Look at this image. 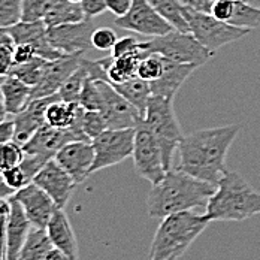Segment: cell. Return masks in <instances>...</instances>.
Here are the masks:
<instances>
[{
  "mask_svg": "<svg viewBox=\"0 0 260 260\" xmlns=\"http://www.w3.org/2000/svg\"><path fill=\"white\" fill-rule=\"evenodd\" d=\"M242 130L241 124L196 130L184 136L178 145V169L193 175L198 180L217 185L226 168L228 153Z\"/></svg>",
  "mask_w": 260,
  "mask_h": 260,
  "instance_id": "1",
  "label": "cell"
},
{
  "mask_svg": "<svg viewBox=\"0 0 260 260\" xmlns=\"http://www.w3.org/2000/svg\"><path fill=\"white\" fill-rule=\"evenodd\" d=\"M217 185L194 178L181 169H169L161 181L153 184L147 196V214L161 220L171 214L207 208Z\"/></svg>",
  "mask_w": 260,
  "mask_h": 260,
  "instance_id": "2",
  "label": "cell"
},
{
  "mask_svg": "<svg viewBox=\"0 0 260 260\" xmlns=\"http://www.w3.org/2000/svg\"><path fill=\"white\" fill-rule=\"evenodd\" d=\"M205 214L211 221L248 220L260 214V191L236 171H228L217 184Z\"/></svg>",
  "mask_w": 260,
  "mask_h": 260,
  "instance_id": "3",
  "label": "cell"
},
{
  "mask_svg": "<svg viewBox=\"0 0 260 260\" xmlns=\"http://www.w3.org/2000/svg\"><path fill=\"white\" fill-rule=\"evenodd\" d=\"M207 214L194 211H181L161 218L157 228L150 260H177L191 247L209 224Z\"/></svg>",
  "mask_w": 260,
  "mask_h": 260,
  "instance_id": "4",
  "label": "cell"
},
{
  "mask_svg": "<svg viewBox=\"0 0 260 260\" xmlns=\"http://www.w3.org/2000/svg\"><path fill=\"white\" fill-rule=\"evenodd\" d=\"M144 121L156 135L163 153L166 171L172 169L174 153L175 150H178V145L184 138L181 126L174 109V99L151 94L145 109Z\"/></svg>",
  "mask_w": 260,
  "mask_h": 260,
  "instance_id": "5",
  "label": "cell"
},
{
  "mask_svg": "<svg viewBox=\"0 0 260 260\" xmlns=\"http://www.w3.org/2000/svg\"><path fill=\"white\" fill-rule=\"evenodd\" d=\"M142 45L148 54H158L175 63L196 64L198 68L205 64L214 55L190 31H180L177 28L166 35L154 36L142 42Z\"/></svg>",
  "mask_w": 260,
  "mask_h": 260,
  "instance_id": "6",
  "label": "cell"
},
{
  "mask_svg": "<svg viewBox=\"0 0 260 260\" xmlns=\"http://www.w3.org/2000/svg\"><path fill=\"white\" fill-rule=\"evenodd\" d=\"M184 15L190 27V33L212 54L251 31L250 28H241L220 21L211 14L198 12L188 6H184Z\"/></svg>",
  "mask_w": 260,
  "mask_h": 260,
  "instance_id": "7",
  "label": "cell"
},
{
  "mask_svg": "<svg viewBox=\"0 0 260 260\" xmlns=\"http://www.w3.org/2000/svg\"><path fill=\"white\" fill-rule=\"evenodd\" d=\"M133 166L136 174L151 184H157L166 175L163 153L156 135L142 120L135 133L133 148Z\"/></svg>",
  "mask_w": 260,
  "mask_h": 260,
  "instance_id": "8",
  "label": "cell"
},
{
  "mask_svg": "<svg viewBox=\"0 0 260 260\" xmlns=\"http://www.w3.org/2000/svg\"><path fill=\"white\" fill-rule=\"evenodd\" d=\"M136 129H106L91 141L94 148V161L91 174L123 163L133 156Z\"/></svg>",
  "mask_w": 260,
  "mask_h": 260,
  "instance_id": "9",
  "label": "cell"
},
{
  "mask_svg": "<svg viewBox=\"0 0 260 260\" xmlns=\"http://www.w3.org/2000/svg\"><path fill=\"white\" fill-rule=\"evenodd\" d=\"M98 85L101 90L99 112L104 115L108 129H136L144 120L139 109L123 98L111 82L98 79Z\"/></svg>",
  "mask_w": 260,
  "mask_h": 260,
  "instance_id": "10",
  "label": "cell"
},
{
  "mask_svg": "<svg viewBox=\"0 0 260 260\" xmlns=\"http://www.w3.org/2000/svg\"><path fill=\"white\" fill-rule=\"evenodd\" d=\"M114 24L120 28L151 38L166 35L171 30H174V27L147 0H133L129 12L123 17H117Z\"/></svg>",
  "mask_w": 260,
  "mask_h": 260,
  "instance_id": "11",
  "label": "cell"
},
{
  "mask_svg": "<svg viewBox=\"0 0 260 260\" xmlns=\"http://www.w3.org/2000/svg\"><path fill=\"white\" fill-rule=\"evenodd\" d=\"M91 20H84L79 23H69L48 28V38L51 45L63 55H82L91 47V36L94 31Z\"/></svg>",
  "mask_w": 260,
  "mask_h": 260,
  "instance_id": "12",
  "label": "cell"
},
{
  "mask_svg": "<svg viewBox=\"0 0 260 260\" xmlns=\"http://www.w3.org/2000/svg\"><path fill=\"white\" fill-rule=\"evenodd\" d=\"M33 182L51 196L57 208H64L68 205L75 187L78 185L69 172L55 161V158L45 163V166L33 178Z\"/></svg>",
  "mask_w": 260,
  "mask_h": 260,
  "instance_id": "13",
  "label": "cell"
},
{
  "mask_svg": "<svg viewBox=\"0 0 260 260\" xmlns=\"http://www.w3.org/2000/svg\"><path fill=\"white\" fill-rule=\"evenodd\" d=\"M55 161L69 172L77 184L84 182L91 174L94 148L91 141H72L63 145L54 156Z\"/></svg>",
  "mask_w": 260,
  "mask_h": 260,
  "instance_id": "14",
  "label": "cell"
},
{
  "mask_svg": "<svg viewBox=\"0 0 260 260\" xmlns=\"http://www.w3.org/2000/svg\"><path fill=\"white\" fill-rule=\"evenodd\" d=\"M12 198L20 202L33 228L47 229L48 221L57 209L55 202L47 191H44L35 182H30L28 185L18 190Z\"/></svg>",
  "mask_w": 260,
  "mask_h": 260,
  "instance_id": "15",
  "label": "cell"
},
{
  "mask_svg": "<svg viewBox=\"0 0 260 260\" xmlns=\"http://www.w3.org/2000/svg\"><path fill=\"white\" fill-rule=\"evenodd\" d=\"M6 30L15 45L17 44H28L33 47L35 54L45 58V60H57L64 57L60 51H57L50 42L48 38V27L44 21H20L14 26L8 27V28H2Z\"/></svg>",
  "mask_w": 260,
  "mask_h": 260,
  "instance_id": "16",
  "label": "cell"
},
{
  "mask_svg": "<svg viewBox=\"0 0 260 260\" xmlns=\"http://www.w3.org/2000/svg\"><path fill=\"white\" fill-rule=\"evenodd\" d=\"M81 58L82 55H64L50 61L41 81L31 87V101L57 94L64 81L79 68Z\"/></svg>",
  "mask_w": 260,
  "mask_h": 260,
  "instance_id": "17",
  "label": "cell"
},
{
  "mask_svg": "<svg viewBox=\"0 0 260 260\" xmlns=\"http://www.w3.org/2000/svg\"><path fill=\"white\" fill-rule=\"evenodd\" d=\"M72 141H81L72 129H57L45 123L41 129L33 133V136L27 142L23 144V150L26 154H39L54 158L63 145Z\"/></svg>",
  "mask_w": 260,
  "mask_h": 260,
  "instance_id": "18",
  "label": "cell"
},
{
  "mask_svg": "<svg viewBox=\"0 0 260 260\" xmlns=\"http://www.w3.org/2000/svg\"><path fill=\"white\" fill-rule=\"evenodd\" d=\"M57 99H60L58 93L52 94V96H47V98H41V99H33L20 114L14 115L15 141L17 142H20L23 145L33 136V133L36 130L41 129L47 123V120H45L47 109Z\"/></svg>",
  "mask_w": 260,
  "mask_h": 260,
  "instance_id": "19",
  "label": "cell"
},
{
  "mask_svg": "<svg viewBox=\"0 0 260 260\" xmlns=\"http://www.w3.org/2000/svg\"><path fill=\"white\" fill-rule=\"evenodd\" d=\"M9 202H11V215L5 229L6 250H8V260H17L33 226L27 218L26 212L20 205V202L15 201L14 198H11Z\"/></svg>",
  "mask_w": 260,
  "mask_h": 260,
  "instance_id": "20",
  "label": "cell"
},
{
  "mask_svg": "<svg viewBox=\"0 0 260 260\" xmlns=\"http://www.w3.org/2000/svg\"><path fill=\"white\" fill-rule=\"evenodd\" d=\"M198 69L196 64H182L175 63L163 57V74L161 77L153 82H150L151 93L156 96H163L168 99H174L181 85L185 82L194 71Z\"/></svg>",
  "mask_w": 260,
  "mask_h": 260,
  "instance_id": "21",
  "label": "cell"
},
{
  "mask_svg": "<svg viewBox=\"0 0 260 260\" xmlns=\"http://www.w3.org/2000/svg\"><path fill=\"white\" fill-rule=\"evenodd\" d=\"M47 234L55 248L63 250L74 260H78V239L64 208H57L47 226Z\"/></svg>",
  "mask_w": 260,
  "mask_h": 260,
  "instance_id": "22",
  "label": "cell"
},
{
  "mask_svg": "<svg viewBox=\"0 0 260 260\" xmlns=\"http://www.w3.org/2000/svg\"><path fill=\"white\" fill-rule=\"evenodd\" d=\"M147 55H150V54L144 48V45L141 42V48L138 51L130 52L126 55H121V57L108 55V57L101 58L98 61L106 72L108 82L120 84L123 81H127V79L136 77L138 66L142 61V58H145Z\"/></svg>",
  "mask_w": 260,
  "mask_h": 260,
  "instance_id": "23",
  "label": "cell"
},
{
  "mask_svg": "<svg viewBox=\"0 0 260 260\" xmlns=\"http://www.w3.org/2000/svg\"><path fill=\"white\" fill-rule=\"evenodd\" d=\"M0 96L8 114H20L31 101V87L23 81L8 75L0 82Z\"/></svg>",
  "mask_w": 260,
  "mask_h": 260,
  "instance_id": "24",
  "label": "cell"
},
{
  "mask_svg": "<svg viewBox=\"0 0 260 260\" xmlns=\"http://www.w3.org/2000/svg\"><path fill=\"white\" fill-rule=\"evenodd\" d=\"M112 85L123 98H126L130 104L136 106L142 115H145L147 105L153 94L148 81H144L139 77H133L127 81H123L120 84H112Z\"/></svg>",
  "mask_w": 260,
  "mask_h": 260,
  "instance_id": "25",
  "label": "cell"
},
{
  "mask_svg": "<svg viewBox=\"0 0 260 260\" xmlns=\"http://www.w3.org/2000/svg\"><path fill=\"white\" fill-rule=\"evenodd\" d=\"M87 20L84 15V11L79 3H74L69 0H57L54 3L47 17L44 18V23L48 28L51 27L69 24V23H79Z\"/></svg>",
  "mask_w": 260,
  "mask_h": 260,
  "instance_id": "26",
  "label": "cell"
},
{
  "mask_svg": "<svg viewBox=\"0 0 260 260\" xmlns=\"http://www.w3.org/2000/svg\"><path fill=\"white\" fill-rule=\"evenodd\" d=\"M52 245L50 236L45 229L31 228L30 234L27 236L26 244L21 248V253L17 260H45L48 251Z\"/></svg>",
  "mask_w": 260,
  "mask_h": 260,
  "instance_id": "27",
  "label": "cell"
},
{
  "mask_svg": "<svg viewBox=\"0 0 260 260\" xmlns=\"http://www.w3.org/2000/svg\"><path fill=\"white\" fill-rule=\"evenodd\" d=\"M78 102H66L61 98L54 101L47 109V124L57 129H68L74 123L77 112H78Z\"/></svg>",
  "mask_w": 260,
  "mask_h": 260,
  "instance_id": "28",
  "label": "cell"
},
{
  "mask_svg": "<svg viewBox=\"0 0 260 260\" xmlns=\"http://www.w3.org/2000/svg\"><path fill=\"white\" fill-rule=\"evenodd\" d=\"M157 12L180 31H190L188 23L184 15V5L181 0H147Z\"/></svg>",
  "mask_w": 260,
  "mask_h": 260,
  "instance_id": "29",
  "label": "cell"
},
{
  "mask_svg": "<svg viewBox=\"0 0 260 260\" xmlns=\"http://www.w3.org/2000/svg\"><path fill=\"white\" fill-rule=\"evenodd\" d=\"M50 60H45L39 55H35L30 61L23 63V64H14V68L11 69L9 75L18 78L27 84L28 87H35L45 72L47 66H48Z\"/></svg>",
  "mask_w": 260,
  "mask_h": 260,
  "instance_id": "30",
  "label": "cell"
},
{
  "mask_svg": "<svg viewBox=\"0 0 260 260\" xmlns=\"http://www.w3.org/2000/svg\"><path fill=\"white\" fill-rule=\"evenodd\" d=\"M229 24L241 28H256L260 27V8L245 3L244 0H235L234 15Z\"/></svg>",
  "mask_w": 260,
  "mask_h": 260,
  "instance_id": "31",
  "label": "cell"
},
{
  "mask_svg": "<svg viewBox=\"0 0 260 260\" xmlns=\"http://www.w3.org/2000/svg\"><path fill=\"white\" fill-rule=\"evenodd\" d=\"M88 71L87 68L84 66L82 63V58H81V64L79 68L69 77V78L64 81V84L61 85V88L58 90V96L66 101V102H78L79 94L82 91V87L85 84V79L88 78Z\"/></svg>",
  "mask_w": 260,
  "mask_h": 260,
  "instance_id": "32",
  "label": "cell"
},
{
  "mask_svg": "<svg viewBox=\"0 0 260 260\" xmlns=\"http://www.w3.org/2000/svg\"><path fill=\"white\" fill-rule=\"evenodd\" d=\"M24 157H26V153L20 142L12 139L9 142L2 144L0 145V172L21 165Z\"/></svg>",
  "mask_w": 260,
  "mask_h": 260,
  "instance_id": "33",
  "label": "cell"
},
{
  "mask_svg": "<svg viewBox=\"0 0 260 260\" xmlns=\"http://www.w3.org/2000/svg\"><path fill=\"white\" fill-rule=\"evenodd\" d=\"M57 0H23L21 21H44Z\"/></svg>",
  "mask_w": 260,
  "mask_h": 260,
  "instance_id": "34",
  "label": "cell"
},
{
  "mask_svg": "<svg viewBox=\"0 0 260 260\" xmlns=\"http://www.w3.org/2000/svg\"><path fill=\"white\" fill-rule=\"evenodd\" d=\"M161 74H163V57L158 54H150L145 58H142V61L139 63L136 77L153 82L160 78Z\"/></svg>",
  "mask_w": 260,
  "mask_h": 260,
  "instance_id": "35",
  "label": "cell"
},
{
  "mask_svg": "<svg viewBox=\"0 0 260 260\" xmlns=\"http://www.w3.org/2000/svg\"><path fill=\"white\" fill-rule=\"evenodd\" d=\"M106 129H108V124L105 121L104 115L99 111L84 109V114H82V130H84V135L87 136L88 141H93L101 133H104Z\"/></svg>",
  "mask_w": 260,
  "mask_h": 260,
  "instance_id": "36",
  "label": "cell"
},
{
  "mask_svg": "<svg viewBox=\"0 0 260 260\" xmlns=\"http://www.w3.org/2000/svg\"><path fill=\"white\" fill-rule=\"evenodd\" d=\"M23 0H0V30L21 21Z\"/></svg>",
  "mask_w": 260,
  "mask_h": 260,
  "instance_id": "37",
  "label": "cell"
},
{
  "mask_svg": "<svg viewBox=\"0 0 260 260\" xmlns=\"http://www.w3.org/2000/svg\"><path fill=\"white\" fill-rule=\"evenodd\" d=\"M78 104L88 111H99L101 108V90L98 85V79H85V84L82 87V91L79 94Z\"/></svg>",
  "mask_w": 260,
  "mask_h": 260,
  "instance_id": "38",
  "label": "cell"
},
{
  "mask_svg": "<svg viewBox=\"0 0 260 260\" xmlns=\"http://www.w3.org/2000/svg\"><path fill=\"white\" fill-rule=\"evenodd\" d=\"M117 41H118V38H117L115 31L109 27L94 28L93 36H91L93 48H96L99 51H111L115 47Z\"/></svg>",
  "mask_w": 260,
  "mask_h": 260,
  "instance_id": "39",
  "label": "cell"
},
{
  "mask_svg": "<svg viewBox=\"0 0 260 260\" xmlns=\"http://www.w3.org/2000/svg\"><path fill=\"white\" fill-rule=\"evenodd\" d=\"M51 160L45 156H39V154H26L24 160L21 161V168L26 174V177L28 178V181L33 182V178L38 175V172L45 166V163Z\"/></svg>",
  "mask_w": 260,
  "mask_h": 260,
  "instance_id": "40",
  "label": "cell"
},
{
  "mask_svg": "<svg viewBox=\"0 0 260 260\" xmlns=\"http://www.w3.org/2000/svg\"><path fill=\"white\" fill-rule=\"evenodd\" d=\"M0 174L3 175V178H5V181L8 182V185L12 187L15 191L21 190L23 187H26V185L30 184L28 178H27L26 174H24V171H23V168L20 165L15 166V168H11V169L2 171Z\"/></svg>",
  "mask_w": 260,
  "mask_h": 260,
  "instance_id": "41",
  "label": "cell"
},
{
  "mask_svg": "<svg viewBox=\"0 0 260 260\" xmlns=\"http://www.w3.org/2000/svg\"><path fill=\"white\" fill-rule=\"evenodd\" d=\"M235 0H215L212 5V11L211 15L215 17L220 21L229 23V20L234 15Z\"/></svg>",
  "mask_w": 260,
  "mask_h": 260,
  "instance_id": "42",
  "label": "cell"
},
{
  "mask_svg": "<svg viewBox=\"0 0 260 260\" xmlns=\"http://www.w3.org/2000/svg\"><path fill=\"white\" fill-rule=\"evenodd\" d=\"M14 48L12 44H0V77H8L14 68Z\"/></svg>",
  "mask_w": 260,
  "mask_h": 260,
  "instance_id": "43",
  "label": "cell"
},
{
  "mask_svg": "<svg viewBox=\"0 0 260 260\" xmlns=\"http://www.w3.org/2000/svg\"><path fill=\"white\" fill-rule=\"evenodd\" d=\"M85 18L93 20L94 17L102 15L108 11V2L106 0H81L79 2Z\"/></svg>",
  "mask_w": 260,
  "mask_h": 260,
  "instance_id": "44",
  "label": "cell"
},
{
  "mask_svg": "<svg viewBox=\"0 0 260 260\" xmlns=\"http://www.w3.org/2000/svg\"><path fill=\"white\" fill-rule=\"evenodd\" d=\"M141 48V42H138L135 38H121L117 41L115 47L112 48V57H121V55H126L130 52L138 51Z\"/></svg>",
  "mask_w": 260,
  "mask_h": 260,
  "instance_id": "45",
  "label": "cell"
},
{
  "mask_svg": "<svg viewBox=\"0 0 260 260\" xmlns=\"http://www.w3.org/2000/svg\"><path fill=\"white\" fill-rule=\"evenodd\" d=\"M35 50L28 44H17L14 48V63L15 64H23L30 61L35 57Z\"/></svg>",
  "mask_w": 260,
  "mask_h": 260,
  "instance_id": "46",
  "label": "cell"
},
{
  "mask_svg": "<svg viewBox=\"0 0 260 260\" xmlns=\"http://www.w3.org/2000/svg\"><path fill=\"white\" fill-rule=\"evenodd\" d=\"M108 11H111L115 17H123L130 11L133 0H106Z\"/></svg>",
  "mask_w": 260,
  "mask_h": 260,
  "instance_id": "47",
  "label": "cell"
},
{
  "mask_svg": "<svg viewBox=\"0 0 260 260\" xmlns=\"http://www.w3.org/2000/svg\"><path fill=\"white\" fill-rule=\"evenodd\" d=\"M15 139V126L14 121H3L0 123V145Z\"/></svg>",
  "mask_w": 260,
  "mask_h": 260,
  "instance_id": "48",
  "label": "cell"
},
{
  "mask_svg": "<svg viewBox=\"0 0 260 260\" xmlns=\"http://www.w3.org/2000/svg\"><path fill=\"white\" fill-rule=\"evenodd\" d=\"M9 215H11V202H9V199H0V232H5Z\"/></svg>",
  "mask_w": 260,
  "mask_h": 260,
  "instance_id": "49",
  "label": "cell"
},
{
  "mask_svg": "<svg viewBox=\"0 0 260 260\" xmlns=\"http://www.w3.org/2000/svg\"><path fill=\"white\" fill-rule=\"evenodd\" d=\"M17 191L8 185V182L5 181L3 175L0 174V199H11Z\"/></svg>",
  "mask_w": 260,
  "mask_h": 260,
  "instance_id": "50",
  "label": "cell"
},
{
  "mask_svg": "<svg viewBox=\"0 0 260 260\" xmlns=\"http://www.w3.org/2000/svg\"><path fill=\"white\" fill-rule=\"evenodd\" d=\"M45 260H74L69 254H66L63 250H60V248H55V247H52L51 250L48 251V254H47V257Z\"/></svg>",
  "mask_w": 260,
  "mask_h": 260,
  "instance_id": "51",
  "label": "cell"
},
{
  "mask_svg": "<svg viewBox=\"0 0 260 260\" xmlns=\"http://www.w3.org/2000/svg\"><path fill=\"white\" fill-rule=\"evenodd\" d=\"M0 260H8V250H6L5 232H0Z\"/></svg>",
  "mask_w": 260,
  "mask_h": 260,
  "instance_id": "52",
  "label": "cell"
},
{
  "mask_svg": "<svg viewBox=\"0 0 260 260\" xmlns=\"http://www.w3.org/2000/svg\"><path fill=\"white\" fill-rule=\"evenodd\" d=\"M6 114H8V111H6V108H5V105H3V101H2V96H0V123L5 121Z\"/></svg>",
  "mask_w": 260,
  "mask_h": 260,
  "instance_id": "53",
  "label": "cell"
},
{
  "mask_svg": "<svg viewBox=\"0 0 260 260\" xmlns=\"http://www.w3.org/2000/svg\"><path fill=\"white\" fill-rule=\"evenodd\" d=\"M245 3H250V5H253V6H257L260 8V0H244Z\"/></svg>",
  "mask_w": 260,
  "mask_h": 260,
  "instance_id": "54",
  "label": "cell"
},
{
  "mask_svg": "<svg viewBox=\"0 0 260 260\" xmlns=\"http://www.w3.org/2000/svg\"><path fill=\"white\" fill-rule=\"evenodd\" d=\"M69 2H74V3H79L81 0H69Z\"/></svg>",
  "mask_w": 260,
  "mask_h": 260,
  "instance_id": "55",
  "label": "cell"
},
{
  "mask_svg": "<svg viewBox=\"0 0 260 260\" xmlns=\"http://www.w3.org/2000/svg\"><path fill=\"white\" fill-rule=\"evenodd\" d=\"M3 78H5V77H0V82H2V79H3Z\"/></svg>",
  "mask_w": 260,
  "mask_h": 260,
  "instance_id": "56",
  "label": "cell"
}]
</instances>
